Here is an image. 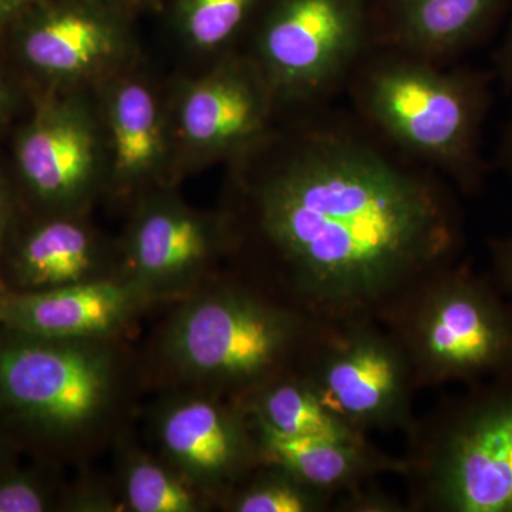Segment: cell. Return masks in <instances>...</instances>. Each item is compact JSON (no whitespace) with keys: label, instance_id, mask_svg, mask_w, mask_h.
I'll return each mask as SVG.
<instances>
[{"label":"cell","instance_id":"10","mask_svg":"<svg viewBox=\"0 0 512 512\" xmlns=\"http://www.w3.org/2000/svg\"><path fill=\"white\" fill-rule=\"evenodd\" d=\"M180 178L229 163L265 136L281 109L254 60L238 49L168 90Z\"/></svg>","mask_w":512,"mask_h":512},{"label":"cell","instance_id":"24","mask_svg":"<svg viewBox=\"0 0 512 512\" xmlns=\"http://www.w3.org/2000/svg\"><path fill=\"white\" fill-rule=\"evenodd\" d=\"M73 484L67 485L62 511L126 512L113 476L101 477L83 471Z\"/></svg>","mask_w":512,"mask_h":512},{"label":"cell","instance_id":"5","mask_svg":"<svg viewBox=\"0 0 512 512\" xmlns=\"http://www.w3.org/2000/svg\"><path fill=\"white\" fill-rule=\"evenodd\" d=\"M406 436L410 512H512V372L467 384Z\"/></svg>","mask_w":512,"mask_h":512},{"label":"cell","instance_id":"7","mask_svg":"<svg viewBox=\"0 0 512 512\" xmlns=\"http://www.w3.org/2000/svg\"><path fill=\"white\" fill-rule=\"evenodd\" d=\"M248 32L281 114L318 109L372 50L370 0H265Z\"/></svg>","mask_w":512,"mask_h":512},{"label":"cell","instance_id":"32","mask_svg":"<svg viewBox=\"0 0 512 512\" xmlns=\"http://www.w3.org/2000/svg\"><path fill=\"white\" fill-rule=\"evenodd\" d=\"M3 101H5V90H3L2 76H0V113L3 110Z\"/></svg>","mask_w":512,"mask_h":512},{"label":"cell","instance_id":"8","mask_svg":"<svg viewBox=\"0 0 512 512\" xmlns=\"http://www.w3.org/2000/svg\"><path fill=\"white\" fill-rule=\"evenodd\" d=\"M299 373L323 404L357 433H406L416 419V372L383 323L325 325Z\"/></svg>","mask_w":512,"mask_h":512},{"label":"cell","instance_id":"15","mask_svg":"<svg viewBox=\"0 0 512 512\" xmlns=\"http://www.w3.org/2000/svg\"><path fill=\"white\" fill-rule=\"evenodd\" d=\"M158 306L123 279L46 291H0V326L53 339L128 338Z\"/></svg>","mask_w":512,"mask_h":512},{"label":"cell","instance_id":"4","mask_svg":"<svg viewBox=\"0 0 512 512\" xmlns=\"http://www.w3.org/2000/svg\"><path fill=\"white\" fill-rule=\"evenodd\" d=\"M372 50L349 79L365 124L463 194L478 191L485 175L481 133L491 103L487 77L389 46Z\"/></svg>","mask_w":512,"mask_h":512},{"label":"cell","instance_id":"18","mask_svg":"<svg viewBox=\"0 0 512 512\" xmlns=\"http://www.w3.org/2000/svg\"><path fill=\"white\" fill-rule=\"evenodd\" d=\"M504 0H394L386 46L444 64L478 42Z\"/></svg>","mask_w":512,"mask_h":512},{"label":"cell","instance_id":"14","mask_svg":"<svg viewBox=\"0 0 512 512\" xmlns=\"http://www.w3.org/2000/svg\"><path fill=\"white\" fill-rule=\"evenodd\" d=\"M20 52L59 90L94 89L138 62L126 16L87 0L49 3L30 13Z\"/></svg>","mask_w":512,"mask_h":512},{"label":"cell","instance_id":"28","mask_svg":"<svg viewBox=\"0 0 512 512\" xmlns=\"http://www.w3.org/2000/svg\"><path fill=\"white\" fill-rule=\"evenodd\" d=\"M87 2L94 3V5L109 9L111 12L119 13V15L127 18V15L136 12L138 8L147 5V3L154 2V0H87Z\"/></svg>","mask_w":512,"mask_h":512},{"label":"cell","instance_id":"3","mask_svg":"<svg viewBox=\"0 0 512 512\" xmlns=\"http://www.w3.org/2000/svg\"><path fill=\"white\" fill-rule=\"evenodd\" d=\"M147 392L140 349L128 338L0 333V416L56 463L79 470L113 450Z\"/></svg>","mask_w":512,"mask_h":512},{"label":"cell","instance_id":"2","mask_svg":"<svg viewBox=\"0 0 512 512\" xmlns=\"http://www.w3.org/2000/svg\"><path fill=\"white\" fill-rule=\"evenodd\" d=\"M325 323L225 266L180 301L140 349L148 392H197L242 403L299 372Z\"/></svg>","mask_w":512,"mask_h":512},{"label":"cell","instance_id":"19","mask_svg":"<svg viewBox=\"0 0 512 512\" xmlns=\"http://www.w3.org/2000/svg\"><path fill=\"white\" fill-rule=\"evenodd\" d=\"M114 481L126 512H211L217 504L151 447L134 427L113 447Z\"/></svg>","mask_w":512,"mask_h":512},{"label":"cell","instance_id":"25","mask_svg":"<svg viewBox=\"0 0 512 512\" xmlns=\"http://www.w3.org/2000/svg\"><path fill=\"white\" fill-rule=\"evenodd\" d=\"M333 512H410L406 500L367 481L336 497Z\"/></svg>","mask_w":512,"mask_h":512},{"label":"cell","instance_id":"22","mask_svg":"<svg viewBox=\"0 0 512 512\" xmlns=\"http://www.w3.org/2000/svg\"><path fill=\"white\" fill-rule=\"evenodd\" d=\"M336 498L279 464L261 461L222 504L224 512H333Z\"/></svg>","mask_w":512,"mask_h":512},{"label":"cell","instance_id":"17","mask_svg":"<svg viewBox=\"0 0 512 512\" xmlns=\"http://www.w3.org/2000/svg\"><path fill=\"white\" fill-rule=\"evenodd\" d=\"M251 419V417H249ZM261 460L279 464L333 497L383 474H402V457L376 447L369 437L350 440L282 437L255 426Z\"/></svg>","mask_w":512,"mask_h":512},{"label":"cell","instance_id":"9","mask_svg":"<svg viewBox=\"0 0 512 512\" xmlns=\"http://www.w3.org/2000/svg\"><path fill=\"white\" fill-rule=\"evenodd\" d=\"M128 208L117 238L120 278L158 308L190 295L228 265L234 241L221 208L197 210L174 187L150 192Z\"/></svg>","mask_w":512,"mask_h":512},{"label":"cell","instance_id":"13","mask_svg":"<svg viewBox=\"0 0 512 512\" xmlns=\"http://www.w3.org/2000/svg\"><path fill=\"white\" fill-rule=\"evenodd\" d=\"M107 153V192L130 207L180 180L168 92L138 64L94 87Z\"/></svg>","mask_w":512,"mask_h":512},{"label":"cell","instance_id":"11","mask_svg":"<svg viewBox=\"0 0 512 512\" xmlns=\"http://www.w3.org/2000/svg\"><path fill=\"white\" fill-rule=\"evenodd\" d=\"M144 412L150 447L221 511L259 463L254 423L241 404L197 392H160Z\"/></svg>","mask_w":512,"mask_h":512},{"label":"cell","instance_id":"21","mask_svg":"<svg viewBox=\"0 0 512 512\" xmlns=\"http://www.w3.org/2000/svg\"><path fill=\"white\" fill-rule=\"evenodd\" d=\"M265 0H177L175 28L185 47L211 62L239 49Z\"/></svg>","mask_w":512,"mask_h":512},{"label":"cell","instance_id":"16","mask_svg":"<svg viewBox=\"0 0 512 512\" xmlns=\"http://www.w3.org/2000/svg\"><path fill=\"white\" fill-rule=\"evenodd\" d=\"M13 275L20 286L15 292L117 279L119 242L94 227L89 214L49 215L20 245Z\"/></svg>","mask_w":512,"mask_h":512},{"label":"cell","instance_id":"33","mask_svg":"<svg viewBox=\"0 0 512 512\" xmlns=\"http://www.w3.org/2000/svg\"><path fill=\"white\" fill-rule=\"evenodd\" d=\"M6 456V450L3 448V440L2 436H0V463H2L3 458Z\"/></svg>","mask_w":512,"mask_h":512},{"label":"cell","instance_id":"27","mask_svg":"<svg viewBox=\"0 0 512 512\" xmlns=\"http://www.w3.org/2000/svg\"><path fill=\"white\" fill-rule=\"evenodd\" d=\"M495 67H497V74L500 76L501 82L507 87H512V22L510 32L505 37L503 45L498 49Z\"/></svg>","mask_w":512,"mask_h":512},{"label":"cell","instance_id":"12","mask_svg":"<svg viewBox=\"0 0 512 512\" xmlns=\"http://www.w3.org/2000/svg\"><path fill=\"white\" fill-rule=\"evenodd\" d=\"M18 143L20 174L49 215L90 214L107 192V153L94 89L60 90Z\"/></svg>","mask_w":512,"mask_h":512},{"label":"cell","instance_id":"1","mask_svg":"<svg viewBox=\"0 0 512 512\" xmlns=\"http://www.w3.org/2000/svg\"><path fill=\"white\" fill-rule=\"evenodd\" d=\"M312 110L227 163V266L325 325L382 323L460 261L463 214L436 171L367 124Z\"/></svg>","mask_w":512,"mask_h":512},{"label":"cell","instance_id":"31","mask_svg":"<svg viewBox=\"0 0 512 512\" xmlns=\"http://www.w3.org/2000/svg\"><path fill=\"white\" fill-rule=\"evenodd\" d=\"M6 227H8V210H6L5 195L0 188V239L5 235Z\"/></svg>","mask_w":512,"mask_h":512},{"label":"cell","instance_id":"26","mask_svg":"<svg viewBox=\"0 0 512 512\" xmlns=\"http://www.w3.org/2000/svg\"><path fill=\"white\" fill-rule=\"evenodd\" d=\"M493 281L512 305V229L491 242Z\"/></svg>","mask_w":512,"mask_h":512},{"label":"cell","instance_id":"30","mask_svg":"<svg viewBox=\"0 0 512 512\" xmlns=\"http://www.w3.org/2000/svg\"><path fill=\"white\" fill-rule=\"evenodd\" d=\"M501 153H503V163L505 168H507L508 173H510L512 177V117L510 126L507 128V133H505L504 146Z\"/></svg>","mask_w":512,"mask_h":512},{"label":"cell","instance_id":"29","mask_svg":"<svg viewBox=\"0 0 512 512\" xmlns=\"http://www.w3.org/2000/svg\"><path fill=\"white\" fill-rule=\"evenodd\" d=\"M33 0H0V19H9L29 8Z\"/></svg>","mask_w":512,"mask_h":512},{"label":"cell","instance_id":"20","mask_svg":"<svg viewBox=\"0 0 512 512\" xmlns=\"http://www.w3.org/2000/svg\"><path fill=\"white\" fill-rule=\"evenodd\" d=\"M239 404L255 426L278 436L330 440L369 437L357 433L328 409L299 372L272 380Z\"/></svg>","mask_w":512,"mask_h":512},{"label":"cell","instance_id":"6","mask_svg":"<svg viewBox=\"0 0 512 512\" xmlns=\"http://www.w3.org/2000/svg\"><path fill=\"white\" fill-rule=\"evenodd\" d=\"M420 389L473 384L512 372V305L467 262L420 282L383 319Z\"/></svg>","mask_w":512,"mask_h":512},{"label":"cell","instance_id":"23","mask_svg":"<svg viewBox=\"0 0 512 512\" xmlns=\"http://www.w3.org/2000/svg\"><path fill=\"white\" fill-rule=\"evenodd\" d=\"M66 488L32 473L2 474L0 512L62 511Z\"/></svg>","mask_w":512,"mask_h":512}]
</instances>
